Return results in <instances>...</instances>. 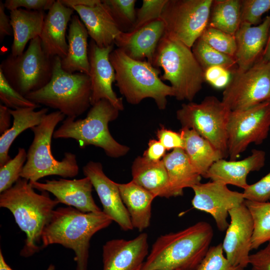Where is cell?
Masks as SVG:
<instances>
[{
    "label": "cell",
    "instance_id": "obj_28",
    "mask_svg": "<svg viewBox=\"0 0 270 270\" xmlns=\"http://www.w3.org/2000/svg\"><path fill=\"white\" fill-rule=\"evenodd\" d=\"M46 16L42 10L18 8L10 12L14 36L12 54H21L29 41L40 36Z\"/></svg>",
    "mask_w": 270,
    "mask_h": 270
},
{
    "label": "cell",
    "instance_id": "obj_46",
    "mask_svg": "<svg viewBox=\"0 0 270 270\" xmlns=\"http://www.w3.org/2000/svg\"><path fill=\"white\" fill-rule=\"evenodd\" d=\"M249 264L251 270H270V242L264 248L250 254Z\"/></svg>",
    "mask_w": 270,
    "mask_h": 270
},
{
    "label": "cell",
    "instance_id": "obj_3",
    "mask_svg": "<svg viewBox=\"0 0 270 270\" xmlns=\"http://www.w3.org/2000/svg\"><path fill=\"white\" fill-rule=\"evenodd\" d=\"M59 203L56 198H51L47 192L36 193L29 181L22 178L0 193V206L11 212L16 224L26 234L24 245L20 252L22 256H31L42 249L37 244Z\"/></svg>",
    "mask_w": 270,
    "mask_h": 270
},
{
    "label": "cell",
    "instance_id": "obj_4",
    "mask_svg": "<svg viewBox=\"0 0 270 270\" xmlns=\"http://www.w3.org/2000/svg\"><path fill=\"white\" fill-rule=\"evenodd\" d=\"M110 60L115 71L116 85L128 103L138 104L151 98L163 110L167 105V97L174 96L173 88L159 76L160 68L149 62L134 60L118 48L111 52Z\"/></svg>",
    "mask_w": 270,
    "mask_h": 270
},
{
    "label": "cell",
    "instance_id": "obj_15",
    "mask_svg": "<svg viewBox=\"0 0 270 270\" xmlns=\"http://www.w3.org/2000/svg\"><path fill=\"white\" fill-rule=\"evenodd\" d=\"M228 214L230 221L222 244L223 250L231 264L245 268L249 264L252 250L253 220L244 202L231 209Z\"/></svg>",
    "mask_w": 270,
    "mask_h": 270
},
{
    "label": "cell",
    "instance_id": "obj_18",
    "mask_svg": "<svg viewBox=\"0 0 270 270\" xmlns=\"http://www.w3.org/2000/svg\"><path fill=\"white\" fill-rule=\"evenodd\" d=\"M148 254L146 232L131 240H110L102 247V270H141Z\"/></svg>",
    "mask_w": 270,
    "mask_h": 270
},
{
    "label": "cell",
    "instance_id": "obj_20",
    "mask_svg": "<svg viewBox=\"0 0 270 270\" xmlns=\"http://www.w3.org/2000/svg\"><path fill=\"white\" fill-rule=\"evenodd\" d=\"M165 26L160 18L152 21L129 32H121L114 44L128 56L152 64L158 42L164 34Z\"/></svg>",
    "mask_w": 270,
    "mask_h": 270
},
{
    "label": "cell",
    "instance_id": "obj_1",
    "mask_svg": "<svg viewBox=\"0 0 270 270\" xmlns=\"http://www.w3.org/2000/svg\"><path fill=\"white\" fill-rule=\"evenodd\" d=\"M213 236L212 226L203 221L162 235L152 244L141 270H196L206 254Z\"/></svg>",
    "mask_w": 270,
    "mask_h": 270
},
{
    "label": "cell",
    "instance_id": "obj_2",
    "mask_svg": "<svg viewBox=\"0 0 270 270\" xmlns=\"http://www.w3.org/2000/svg\"><path fill=\"white\" fill-rule=\"evenodd\" d=\"M112 222L102 211L83 212L72 206L58 208L54 210L42 230V248L60 244L72 249L76 270H88L91 238Z\"/></svg>",
    "mask_w": 270,
    "mask_h": 270
},
{
    "label": "cell",
    "instance_id": "obj_10",
    "mask_svg": "<svg viewBox=\"0 0 270 270\" xmlns=\"http://www.w3.org/2000/svg\"><path fill=\"white\" fill-rule=\"evenodd\" d=\"M230 112L222 100L214 96H208L200 103L183 104L176 116L182 128L194 130L226 158L228 156L227 124Z\"/></svg>",
    "mask_w": 270,
    "mask_h": 270
},
{
    "label": "cell",
    "instance_id": "obj_43",
    "mask_svg": "<svg viewBox=\"0 0 270 270\" xmlns=\"http://www.w3.org/2000/svg\"><path fill=\"white\" fill-rule=\"evenodd\" d=\"M232 76L230 71L220 66H211L204 70V82L218 89H224L229 84Z\"/></svg>",
    "mask_w": 270,
    "mask_h": 270
},
{
    "label": "cell",
    "instance_id": "obj_36",
    "mask_svg": "<svg viewBox=\"0 0 270 270\" xmlns=\"http://www.w3.org/2000/svg\"><path fill=\"white\" fill-rule=\"evenodd\" d=\"M27 152L19 148L16 156L0 166V192L10 188L20 178V174L26 160Z\"/></svg>",
    "mask_w": 270,
    "mask_h": 270
},
{
    "label": "cell",
    "instance_id": "obj_27",
    "mask_svg": "<svg viewBox=\"0 0 270 270\" xmlns=\"http://www.w3.org/2000/svg\"><path fill=\"white\" fill-rule=\"evenodd\" d=\"M117 184L134 228L143 231L150 225L152 204L156 197L132 180Z\"/></svg>",
    "mask_w": 270,
    "mask_h": 270
},
{
    "label": "cell",
    "instance_id": "obj_45",
    "mask_svg": "<svg viewBox=\"0 0 270 270\" xmlns=\"http://www.w3.org/2000/svg\"><path fill=\"white\" fill-rule=\"evenodd\" d=\"M158 140L166 150L175 148H184V142L180 132H176L162 126L156 132Z\"/></svg>",
    "mask_w": 270,
    "mask_h": 270
},
{
    "label": "cell",
    "instance_id": "obj_6",
    "mask_svg": "<svg viewBox=\"0 0 270 270\" xmlns=\"http://www.w3.org/2000/svg\"><path fill=\"white\" fill-rule=\"evenodd\" d=\"M65 117L60 111L53 112L46 114L38 125L30 129L34 133V139L28 150L20 178L34 182L48 176L66 178L78 174L79 166L74 154L65 152L62 160L58 161L52 152L54 128Z\"/></svg>",
    "mask_w": 270,
    "mask_h": 270
},
{
    "label": "cell",
    "instance_id": "obj_32",
    "mask_svg": "<svg viewBox=\"0 0 270 270\" xmlns=\"http://www.w3.org/2000/svg\"><path fill=\"white\" fill-rule=\"evenodd\" d=\"M241 0H212L208 26L234 35L241 24Z\"/></svg>",
    "mask_w": 270,
    "mask_h": 270
},
{
    "label": "cell",
    "instance_id": "obj_38",
    "mask_svg": "<svg viewBox=\"0 0 270 270\" xmlns=\"http://www.w3.org/2000/svg\"><path fill=\"white\" fill-rule=\"evenodd\" d=\"M0 100L4 106L12 110L24 108L36 109L40 106L32 102L17 92L8 82L0 70Z\"/></svg>",
    "mask_w": 270,
    "mask_h": 270
},
{
    "label": "cell",
    "instance_id": "obj_33",
    "mask_svg": "<svg viewBox=\"0 0 270 270\" xmlns=\"http://www.w3.org/2000/svg\"><path fill=\"white\" fill-rule=\"evenodd\" d=\"M254 222L252 250L258 249L261 245L270 242V202H258L244 200Z\"/></svg>",
    "mask_w": 270,
    "mask_h": 270
},
{
    "label": "cell",
    "instance_id": "obj_25",
    "mask_svg": "<svg viewBox=\"0 0 270 270\" xmlns=\"http://www.w3.org/2000/svg\"><path fill=\"white\" fill-rule=\"evenodd\" d=\"M88 30L80 17L72 16L67 36L68 49L66 56L61 59L62 68L69 73L80 72L89 76Z\"/></svg>",
    "mask_w": 270,
    "mask_h": 270
},
{
    "label": "cell",
    "instance_id": "obj_5",
    "mask_svg": "<svg viewBox=\"0 0 270 270\" xmlns=\"http://www.w3.org/2000/svg\"><path fill=\"white\" fill-rule=\"evenodd\" d=\"M152 64L162 68L161 80H168L178 100L192 101L204 82V71L192 48L164 34L160 40Z\"/></svg>",
    "mask_w": 270,
    "mask_h": 270
},
{
    "label": "cell",
    "instance_id": "obj_7",
    "mask_svg": "<svg viewBox=\"0 0 270 270\" xmlns=\"http://www.w3.org/2000/svg\"><path fill=\"white\" fill-rule=\"evenodd\" d=\"M60 61V58L55 57L50 82L25 97L40 106L57 110L66 118H76L91 106L90 78L84 73L64 71L62 68Z\"/></svg>",
    "mask_w": 270,
    "mask_h": 270
},
{
    "label": "cell",
    "instance_id": "obj_17",
    "mask_svg": "<svg viewBox=\"0 0 270 270\" xmlns=\"http://www.w3.org/2000/svg\"><path fill=\"white\" fill-rule=\"evenodd\" d=\"M82 170L85 176L89 178L92 182L102 206V212L122 230H132L134 228L117 183L105 174L101 163L90 161Z\"/></svg>",
    "mask_w": 270,
    "mask_h": 270
},
{
    "label": "cell",
    "instance_id": "obj_24",
    "mask_svg": "<svg viewBox=\"0 0 270 270\" xmlns=\"http://www.w3.org/2000/svg\"><path fill=\"white\" fill-rule=\"evenodd\" d=\"M72 9L78 13L91 40L98 47L114 45L116 38L122 32L102 0L93 6H76Z\"/></svg>",
    "mask_w": 270,
    "mask_h": 270
},
{
    "label": "cell",
    "instance_id": "obj_22",
    "mask_svg": "<svg viewBox=\"0 0 270 270\" xmlns=\"http://www.w3.org/2000/svg\"><path fill=\"white\" fill-rule=\"evenodd\" d=\"M74 10L56 0L46 14L40 34L41 45L45 54L50 57L64 58L67 54L68 44L66 31Z\"/></svg>",
    "mask_w": 270,
    "mask_h": 270
},
{
    "label": "cell",
    "instance_id": "obj_11",
    "mask_svg": "<svg viewBox=\"0 0 270 270\" xmlns=\"http://www.w3.org/2000/svg\"><path fill=\"white\" fill-rule=\"evenodd\" d=\"M212 0H168L160 19L164 35L192 48L208 26Z\"/></svg>",
    "mask_w": 270,
    "mask_h": 270
},
{
    "label": "cell",
    "instance_id": "obj_42",
    "mask_svg": "<svg viewBox=\"0 0 270 270\" xmlns=\"http://www.w3.org/2000/svg\"><path fill=\"white\" fill-rule=\"evenodd\" d=\"M244 200L265 202L270 200V172L257 182L248 184L242 192Z\"/></svg>",
    "mask_w": 270,
    "mask_h": 270
},
{
    "label": "cell",
    "instance_id": "obj_48",
    "mask_svg": "<svg viewBox=\"0 0 270 270\" xmlns=\"http://www.w3.org/2000/svg\"><path fill=\"white\" fill-rule=\"evenodd\" d=\"M4 2L0 0V42H2L6 36L13 35L10 18L5 12Z\"/></svg>",
    "mask_w": 270,
    "mask_h": 270
},
{
    "label": "cell",
    "instance_id": "obj_53",
    "mask_svg": "<svg viewBox=\"0 0 270 270\" xmlns=\"http://www.w3.org/2000/svg\"><path fill=\"white\" fill-rule=\"evenodd\" d=\"M176 270H180V269H176Z\"/></svg>",
    "mask_w": 270,
    "mask_h": 270
},
{
    "label": "cell",
    "instance_id": "obj_23",
    "mask_svg": "<svg viewBox=\"0 0 270 270\" xmlns=\"http://www.w3.org/2000/svg\"><path fill=\"white\" fill-rule=\"evenodd\" d=\"M265 161V152L254 149L249 156L240 160L224 158L217 160L210 166L204 178L244 190L248 185L246 180L248 174L260 170L264 166Z\"/></svg>",
    "mask_w": 270,
    "mask_h": 270
},
{
    "label": "cell",
    "instance_id": "obj_35",
    "mask_svg": "<svg viewBox=\"0 0 270 270\" xmlns=\"http://www.w3.org/2000/svg\"><path fill=\"white\" fill-rule=\"evenodd\" d=\"M122 32H128L134 26L136 10V0H102Z\"/></svg>",
    "mask_w": 270,
    "mask_h": 270
},
{
    "label": "cell",
    "instance_id": "obj_50",
    "mask_svg": "<svg viewBox=\"0 0 270 270\" xmlns=\"http://www.w3.org/2000/svg\"><path fill=\"white\" fill-rule=\"evenodd\" d=\"M66 6L72 8L76 6H93L100 2V0H60Z\"/></svg>",
    "mask_w": 270,
    "mask_h": 270
},
{
    "label": "cell",
    "instance_id": "obj_29",
    "mask_svg": "<svg viewBox=\"0 0 270 270\" xmlns=\"http://www.w3.org/2000/svg\"><path fill=\"white\" fill-rule=\"evenodd\" d=\"M173 196H182L185 188L200 182L202 176L192 166L184 149L175 148L162 158Z\"/></svg>",
    "mask_w": 270,
    "mask_h": 270
},
{
    "label": "cell",
    "instance_id": "obj_39",
    "mask_svg": "<svg viewBox=\"0 0 270 270\" xmlns=\"http://www.w3.org/2000/svg\"><path fill=\"white\" fill-rule=\"evenodd\" d=\"M196 270H244V268L231 264L224 255L222 244L209 248L205 256Z\"/></svg>",
    "mask_w": 270,
    "mask_h": 270
},
{
    "label": "cell",
    "instance_id": "obj_51",
    "mask_svg": "<svg viewBox=\"0 0 270 270\" xmlns=\"http://www.w3.org/2000/svg\"><path fill=\"white\" fill-rule=\"evenodd\" d=\"M54 266L51 264L46 270H54ZM0 270H14L6 263L2 251L0 250Z\"/></svg>",
    "mask_w": 270,
    "mask_h": 270
},
{
    "label": "cell",
    "instance_id": "obj_34",
    "mask_svg": "<svg viewBox=\"0 0 270 270\" xmlns=\"http://www.w3.org/2000/svg\"><path fill=\"white\" fill-rule=\"evenodd\" d=\"M192 50L204 71L213 66H220L234 72L238 69L234 58L220 52L205 42L200 37L194 42Z\"/></svg>",
    "mask_w": 270,
    "mask_h": 270
},
{
    "label": "cell",
    "instance_id": "obj_30",
    "mask_svg": "<svg viewBox=\"0 0 270 270\" xmlns=\"http://www.w3.org/2000/svg\"><path fill=\"white\" fill-rule=\"evenodd\" d=\"M180 132L184 140V150L195 170L204 178L217 160L225 158L222 154L208 140L192 129L182 128Z\"/></svg>",
    "mask_w": 270,
    "mask_h": 270
},
{
    "label": "cell",
    "instance_id": "obj_14",
    "mask_svg": "<svg viewBox=\"0 0 270 270\" xmlns=\"http://www.w3.org/2000/svg\"><path fill=\"white\" fill-rule=\"evenodd\" d=\"M192 188L194 192L193 208L210 214L220 232L226 230L229 225L227 220L229 211L245 200L242 192L232 190L220 182H200Z\"/></svg>",
    "mask_w": 270,
    "mask_h": 270
},
{
    "label": "cell",
    "instance_id": "obj_21",
    "mask_svg": "<svg viewBox=\"0 0 270 270\" xmlns=\"http://www.w3.org/2000/svg\"><path fill=\"white\" fill-rule=\"evenodd\" d=\"M270 32V14L256 26L242 23L234 34L236 49L234 59L236 71L242 72L251 67L262 56Z\"/></svg>",
    "mask_w": 270,
    "mask_h": 270
},
{
    "label": "cell",
    "instance_id": "obj_52",
    "mask_svg": "<svg viewBox=\"0 0 270 270\" xmlns=\"http://www.w3.org/2000/svg\"><path fill=\"white\" fill-rule=\"evenodd\" d=\"M262 56L264 59L270 62V32L266 46L264 50Z\"/></svg>",
    "mask_w": 270,
    "mask_h": 270
},
{
    "label": "cell",
    "instance_id": "obj_47",
    "mask_svg": "<svg viewBox=\"0 0 270 270\" xmlns=\"http://www.w3.org/2000/svg\"><path fill=\"white\" fill-rule=\"evenodd\" d=\"M166 150L164 146L158 140L152 139L150 140L148 147L142 156L148 161L157 162L162 160L166 154Z\"/></svg>",
    "mask_w": 270,
    "mask_h": 270
},
{
    "label": "cell",
    "instance_id": "obj_13",
    "mask_svg": "<svg viewBox=\"0 0 270 270\" xmlns=\"http://www.w3.org/2000/svg\"><path fill=\"white\" fill-rule=\"evenodd\" d=\"M270 130V101L246 110L230 111L227 124L228 154L234 160L251 144H260Z\"/></svg>",
    "mask_w": 270,
    "mask_h": 270
},
{
    "label": "cell",
    "instance_id": "obj_31",
    "mask_svg": "<svg viewBox=\"0 0 270 270\" xmlns=\"http://www.w3.org/2000/svg\"><path fill=\"white\" fill-rule=\"evenodd\" d=\"M34 110L32 108H10V112L13 118V122L10 128L0 135V166L11 159L8 152L16 138L26 130L31 129L38 125L48 112V108H46L38 111Z\"/></svg>",
    "mask_w": 270,
    "mask_h": 270
},
{
    "label": "cell",
    "instance_id": "obj_40",
    "mask_svg": "<svg viewBox=\"0 0 270 270\" xmlns=\"http://www.w3.org/2000/svg\"><path fill=\"white\" fill-rule=\"evenodd\" d=\"M270 10V0H241V24L256 26L262 15Z\"/></svg>",
    "mask_w": 270,
    "mask_h": 270
},
{
    "label": "cell",
    "instance_id": "obj_16",
    "mask_svg": "<svg viewBox=\"0 0 270 270\" xmlns=\"http://www.w3.org/2000/svg\"><path fill=\"white\" fill-rule=\"evenodd\" d=\"M114 45L107 48L98 47L91 40L88 44V55L91 83V106L101 100L109 101L120 111L124 109L122 98H118L112 87L116 80L114 70L110 60Z\"/></svg>",
    "mask_w": 270,
    "mask_h": 270
},
{
    "label": "cell",
    "instance_id": "obj_49",
    "mask_svg": "<svg viewBox=\"0 0 270 270\" xmlns=\"http://www.w3.org/2000/svg\"><path fill=\"white\" fill-rule=\"evenodd\" d=\"M12 115L10 108L0 104V134L2 135L10 128V120Z\"/></svg>",
    "mask_w": 270,
    "mask_h": 270
},
{
    "label": "cell",
    "instance_id": "obj_19",
    "mask_svg": "<svg viewBox=\"0 0 270 270\" xmlns=\"http://www.w3.org/2000/svg\"><path fill=\"white\" fill-rule=\"evenodd\" d=\"M33 188L52 193L60 202L83 212H100L92 196L93 186L89 178L78 180L60 178L46 180L44 182H30Z\"/></svg>",
    "mask_w": 270,
    "mask_h": 270
},
{
    "label": "cell",
    "instance_id": "obj_12",
    "mask_svg": "<svg viewBox=\"0 0 270 270\" xmlns=\"http://www.w3.org/2000/svg\"><path fill=\"white\" fill-rule=\"evenodd\" d=\"M222 101L230 111L270 101V62L261 56L246 70L232 73Z\"/></svg>",
    "mask_w": 270,
    "mask_h": 270
},
{
    "label": "cell",
    "instance_id": "obj_9",
    "mask_svg": "<svg viewBox=\"0 0 270 270\" xmlns=\"http://www.w3.org/2000/svg\"><path fill=\"white\" fill-rule=\"evenodd\" d=\"M54 58L44 52L40 36L30 42L27 49L18 56L11 54L0 64L10 84L24 96L44 87L50 80Z\"/></svg>",
    "mask_w": 270,
    "mask_h": 270
},
{
    "label": "cell",
    "instance_id": "obj_26",
    "mask_svg": "<svg viewBox=\"0 0 270 270\" xmlns=\"http://www.w3.org/2000/svg\"><path fill=\"white\" fill-rule=\"evenodd\" d=\"M132 181L156 197L173 196L166 170L162 160L152 162L143 156L135 158L132 166Z\"/></svg>",
    "mask_w": 270,
    "mask_h": 270
},
{
    "label": "cell",
    "instance_id": "obj_44",
    "mask_svg": "<svg viewBox=\"0 0 270 270\" xmlns=\"http://www.w3.org/2000/svg\"><path fill=\"white\" fill-rule=\"evenodd\" d=\"M54 0H6L4 2L6 8L10 12L24 8L32 10H49L53 6Z\"/></svg>",
    "mask_w": 270,
    "mask_h": 270
},
{
    "label": "cell",
    "instance_id": "obj_8",
    "mask_svg": "<svg viewBox=\"0 0 270 270\" xmlns=\"http://www.w3.org/2000/svg\"><path fill=\"white\" fill-rule=\"evenodd\" d=\"M92 106L83 119L66 118L54 131L53 138L74 139L82 148L93 145L102 148L108 156L113 158L126 154L130 148L116 141L108 128V123L118 117L120 110L105 99Z\"/></svg>",
    "mask_w": 270,
    "mask_h": 270
},
{
    "label": "cell",
    "instance_id": "obj_37",
    "mask_svg": "<svg viewBox=\"0 0 270 270\" xmlns=\"http://www.w3.org/2000/svg\"><path fill=\"white\" fill-rule=\"evenodd\" d=\"M200 38L216 50L234 58L236 45L234 35L207 26Z\"/></svg>",
    "mask_w": 270,
    "mask_h": 270
},
{
    "label": "cell",
    "instance_id": "obj_41",
    "mask_svg": "<svg viewBox=\"0 0 270 270\" xmlns=\"http://www.w3.org/2000/svg\"><path fill=\"white\" fill-rule=\"evenodd\" d=\"M167 2L168 0H143L141 7L136 9V22L130 31L160 18Z\"/></svg>",
    "mask_w": 270,
    "mask_h": 270
}]
</instances>
